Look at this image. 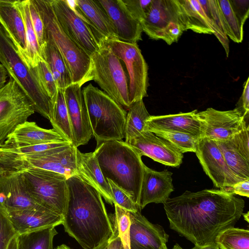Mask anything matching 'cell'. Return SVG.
<instances>
[{
  "mask_svg": "<svg viewBox=\"0 0 249 249\" xmlns=\"http://www.w3.org/2000/svg\"><path fill=\"white\" fill-rule=\"evenodd\" d=\"M170 228L195 246L215 243L224 230L234 227L243 213L245 201L220 189L186 191L163 203Z\"/></svg>",
  "mask_w": 249,
  "mask_h": 249,
  "instance_id": "cell-1",
  "label": "cell"
},
{
  "mask_svg": "<svg viewBox=\"0 0 249 249\" xmlns=\"http://www.w3.org/2000/svg\"><path fill=\"white\" fill-rule=\"evenodd\" d=\"M68 195L62 225L84 249H94L113 234L101 195L77 175L67 179Z\"/></svg>",
  "mask_w": 249,
  "mask_h": 249,
  "instance_id": "cell-2",
  "label": "cell"
},
{
  "mask_svg": "<svg viewBox=\"0 0 249 249\" xmlns=\"http://www.w3.org/2000/svg\"><path fill=\"white\" fill-rule=\"evenodd\" d=\"M94 153L105 179L111 180L139 206L145 165L142 157L123 140L102 143L96 146Z\"/></svg>",
  "mask_w": 249,
  "mask_h": 249,
  "instance_id": "cell-3",
  "label": "cell"
},
{
  "mask_svg": "<svg viewBox=\"0 0 249 249\" xmlns=\"http://www.w3.org/2000/svg\"><path fill=\"white\" fill-rule=\"evenodd\" d=\"M97 146L124 137L126 110L103 90L89 84L82 89Z\"/></svg>",
  "mask_w": 249,
  "mask_h": 249,
  "instance_id": "cell-4",
  "label": "cell"
},
{
  "mask_svg": "<svg viewBox=\"0 0 249 249\" xmlns=\"http://www.w3.org/2000/svg\"><path fill=\"white\" fill-rule=\"evenodd\" d=\"M43 20L46 34L62 56L72 83L82 86L91 80L90 56L65 33L53 12L50 0H33Z\"/></svg>",
  "mask_w": 249,
  "mask_h": 249,
  "instance_id": "cell-5",
  "label": "cell"
},
{
  "mask_svg": "<svg viewBox=\"0 0 249 249\" xmlns=\"http://www.w3.org/2000/svg\"><path fill=\"white\" fill-rule=\"evenodd\" d=\"M0 62L25 94L35 112L49 120L51 99L41 85L33 68L18 54L12 41L0 25Z\"/></svg>",
  "mask_w": 249,
  "mask_h": 249,
  "instance_id": "cell-6",
  "label": "cell"
},
{
  "mask_svg": "<svg viewBox=\"0 0 249 249\" xmlns=\"http://www.w3.org/2000/svg\"><path fill=\"white\" fill-rule=\"evenodd\" d=\"M17 171L20 173L27 192L36 203L51 212L63 215L68 195L66 176L36 168Z\"/></svg>",
  "mask_w": 249,
  "mask_h": 249,
  "instance_id": "cell-7",
  "label": "cell"
},
{
  "mask_svg": "<svg viewBox=\"0 0 249 249\" xmlns=\"http://www.w3.org/2000/svg\"><path fill=\"white\" fill-rule=\"evenodd\" d=\"M90 58L91 80L121 106L128 109L131 105L128 79L122 61L109 48L102 45Z\"/></svg>",
  "mask_w": 249,
  "mask_h": 249,
  "instance_id": "cell-8",
  "label": "cell"
},
{
  "mask_svg": "<svg viewBox=\"0 0 249 249\" xmlns=\"http://www.w3.org/2000/svg\"><path fill=\"white\" fill-rule=\"evenodd\" d=\"M50 2L59 23L75 43L90 56L101 49L102 37L76 8L74 0Z\"/></svg>",
  "mask_w": 249,
  "mask_h": 249,
  "instance_id": "cell-9",
  "label": "cell"
},
{
  "mask_svg": "<svg viewBox=\"0 0 249 249\" xmlns=\"http://www.w3.org/2000/svg\"><path fill=\"white\" fill-rule=\"evenodd\" d=\"M102 45L109 48L126 68L130 104L147 97L148 66L137 43L113 39L103 40Z\"/></svg>",
  "mask_w": 249,
  "mask_h": 249,
  "instance_id": "cell-10",
  "label": "cell"
},
{
  "mask_svg": "<svg viewBox=\"0 0 249 249\" xmlns=\"http://www.w3.org/2000/svg\"><path fill=\"white\" fill-rule=\"evenodd\" d=\"M76 147L72 143L52 149L41 154L16 158H0V165L10 171L36 168L57 173L68 178L77 175Z\"/></svg>",
  "mask_w": 249,
  "mask_h": 249,
  "instance_id": "cell-11",
  "label": "cell"
},
{
  "mask_svg": "<svg viewBox=\"0 0 249 249\" xmlns=\"http://www.w3.org/2000/svg\"><path fill=\"white\" fill-rule=\"evenodd\" d=\"M35 113L28 98L10 78L0 89V146L19 124Z\"/></svg>",
  "mask_w": 249,
  "mask_h": 249,
  "instance_id": "cell-12",
  "label": "cell"
},
{
  "mask_svg": "<svg viewBox=\"0 0 249 249\" xmlns=\"http://www.w3.org/2000/svg\"><path fill=\"white\" fill-rule=\"evenodd\" d=\"M196 115L200 123V138L228 141L247 126L246 115L241 107L226 111L210 107L197 112Z\"/></svg>",
  "mask_w": 249,
  "mask_h": 249,
  "instance_id": "cell-13",
  "label": "cell"
},
{
  "mask_svg": "<svg viewBox=\"0 0 249 249\" xmlns=\"http://www.w3.org/2000/svg\"><path fill=\"white\" fill-rule=\"evenodd\" d=\"M195 153L206 175L220 190L228 192L233 185L242 181L229 168L215 141L199 138Z\"/></svg>",
  "mask_w": 249,
  "mask_h": 249,
  "instance_id": "cell-14",
  "label": "cell"
},
{
  "mask_svg": "<svg viewBox=\"0 0 249 249\" xmlns=\"http://www.w3.org/2000/svg\"><path fill=\"white\" fill-rule=\"evenodd\" d=\"M80 84L72 83L64 89L72 141L76 147L88 143L93 136L88 110Z\"/></svg>",
  "mask_w": 249,
  "mask_h": 249,
  "instance_id": "cell-15",
  "label": "cell"
},
{
  "mask_svg": "<svg viewBox=\"0 0 249 249\" xmlns=\"http://www.w3.org/2000/svg\"><path fill=\"white\" fill-rule=\"evenodd\" d=\"M142 157L146 156L165 165L178 167L182 162V153L170 142L143 131L127 142Z\"/></svg>",
  "mask_w": 249,
  "mask_h": 249,
  "instance_id": "cell-16",
  "label": "cell"
},
{
  "mask_svg": "<svg viewBox=\"0 0 249 249\" xmlns=\"http://www.w3.org/2000/svg\"><path fill=\"white\" fill-rule=\"evenodd\" d=\"M0 206L6 213L30 209L50 211L32 198L17 171H10L0 179Z\"/></svg>",
  "mask_w": 249,
  "mask_h": 249,
  "instance_id": "cell-17",
  "label": "cell"
},
{
  "mask_svg": "<svg viewBox=\"0 0 249 249\" xmlns=\"http://www.w3.org/2000/svg\"><path fill=\"white\" fill-rule=\"evenodd\" d=\"M131 249H160L166 244L169 235L158 224L150 222L141 211L129 212Z\"/></svg>",
  "mask_w": 249,
  "mask_h": 249,
  "instance_id": "cell-18",
  "label": "cell"
},
{
  "mask_svg": "<svg viewBox=\"0 0 249 249\" xmlns=\"http://www.w3.org/2000/svg\"><path fill=\"white\" fill-rule=\"evenodd\" d=\"M107 14L120 40L137 43L142 40L140 23L130 14L123 0H98Z\"/></svg>",
  "mask_w": 249,
  "mask_h": 249,
  "instance_id": "cell-19",
  "label": "cell"
},
{
  "mask_svg": "<svg viewBox=\"0 0 249 249\" xmlns=\"http://www.w3.org/2000/svg\"><path fill=\"white\" fill-rule=\"evenodd\" d=\"M172 174L166 169L158 172L144 165L140 195L141 210L151 203L163 204L169 198L174 191Z\"/></svg>",
  "mask_w": 249,
  "mask_h": 249,
  "instance_id": "cell-20",
  "label": "cell"
},
{
  "mask_svg": "<svg viewBox=\"0 0 249 249\" xmlns=\"http://www.w3.org/2000/svg\"><path fill=\"white\" fill-rule=\"evenodd\" d=\"M174 22L179 24L175 0H152L140 24L142 32L150 38L159 40L161 39L165 29Z\"/></svg>",
  "mask_w": 249,
  "mask_h": 249,
  "instance_id": "cell-21",
  "label": "cell"
},
{
  "mask_svg": "<svg viewBox=\"0 0 249 249\" xmlns=\"http://www.w3.org/2000/svg\"><path fill=\"white\" fill-rule=\"evenodd\" d=\"M0 25L24 62L26 52L25 27L17 0H0Z\"/></svg>",
  "mask_w": 249,
  "mask_h": 249,
  "instance_id": "cell-22",
  "label": "cell"
},
{
  "mask_svg": "<svg viewBox=\"0 0 249 249\" xmlns=\"http://www.w3.org/2000/svg\"><path fill=\"white\" fill-rule=\"evenodd\" d=\"M7 213L18 235L55 228L63 222L62 215L47 211L23 210Z\"/></svg>",
  "mask_w": 249,
  "mask_h": 249,
  "instance_id": "cell-23",
  "label": "cell"
},
{
  "mask_svg": "<svg viewBox=\"0 0 249 249\" xmlns=\"http://www.w3.org/2000/svg\"><path fill=\"white\" fill-rule=\"evenodd\" d=\"M66 141L54 129H47L35 122L26 121L18 125L1 147H19Z\"/></svg>",
  "mask_w": 249,
  "mask_h": 249,
  "instance_id": "cell-24",
  "label": "cell"
},
{
  "mask_svg": "<svg viewBox=\"0 0 249 249\" xmlns=\"http://www.w3.org/2000/svg\"><path fill=\"white\" fill-rule=\"evenodd\" d=\"M197 110L160 116H151L146 121L144 131L167 130L190 134L199 138L200 123L196 116Z\"/></svg>",
  "mask_w": 249,
  "mask_h": 249,
  "instance_id": "cell-25",
  "label": "cell"
},
{
  "mask_svg": "<svg viewBox=\"0 0 249 249\" xmlns=\"http://www.w3.org/2000/svg\"><path fill=\"white\" fill-rule=\"evenodd\" d=\"M77 175L94 187L109 204L113 199L109 185L104 178L94 152L82 153L76 149Z\"/></svg>",
  "mask_w": 249,
  "mask_h": 249,
  "instance_id": "cell-26",
  "label": "cell"
},
{
  "mask_svg": "<svg viewBox=\"0 0 249 249\" xmlns=\"http://www.w3.org/2000/svg\"><path fill=\"white\" fill-rule=\"evenodd\" d=\"M178 23L183 32L191 30L204 34H213L208 18L198 0H175Z\"/></svg>",
  "mask_w": 249,
  "mask_h": 249,
  "instance_id": "cell-27",
  "label": "cell"
},
{
  "mask_svg": "<svg viewBox=\"0 0 249 249\" xmlns=\"http://www.w3.org/2000/svg\"><path fill=\"white\" fill-rule=\"evenodd\" d=\"M75 6L103 40L117 39L115 29L98 0H75Z\"/></svg>",
  "mask_w": 249,
  "mask_h": 249,
  "instance_id": "cell-28",
  "label": "cell"
},
{
  "mask_svg": "<svg viewBox=\"0 0 249 249\" xmlns=\"http://www.w3.org/2000/svg\"><path fill=\"white\" fill-rule=\"evenodd\" d=\"M46 37V44L42 52V56L48 65L57 88L64 90L72 84V80L64 60L58 49L51 37L47 34Z\"/></svg>",
  "mask_w": 249,
  "mask_h": 249,
  "instance_id": "cell-29",
  "label": "cell"
},
{
  "mask_svg": "<svg viewBox=\"0 0 249 249\" xmlns=\"http://www.w3.org/2000/svg\"><path fill=\"white\" fill-rule=\"evenodd\" d=\"M17 3L25 27L26 52L24 62L29 68H33L40 61L45 60L32 26L29 10V0H17Z\"/></svg>",
  "mask_w": 249,
  "mask_h": 249,
  "instance_id": "cell-30",
  "label": "cell"
},
{
  "mask_svg": "<svg viewBox=\"0 0 249 249\" xmlns=\"http://www.w3.org/2000/svg\"><path fill=\"white\" fill-rule=\"evenodd\" d=\"M49 120L53 129L66 141L72 143V132L63 89H58L51 98Z\"/></svg>",
  "mask_w": 249,
  "mask_h": 249,
  "instance_id": "cell-31",
  "label": "cell"
},
{
  "mask_svg": "<svg viewBox=\"0 0 249 249\" xmlns=\"http://www.w3.org/2000/svg\"><path fill=\"white\" fill-rule=\"evenodd\" d=\"M128 110L124 137L126 143L144 131L145 122L150 116L143 100L132 104Z\"/></svg>",
  "mask_w": 249,
  "mask_h": 249,
  "instance_id": "cell-32",
  "label": "cell"
},
{
  "mask_svg": "<svg viewBox=\"0 0 249 249\" xmlns=\"http://www.w3.org/2000/svg\"><path fill=\"white\" fill-rule=\"evenodd\" d=\"M216 142L232 173L241 180L249 179V161L239 153L229 140Z\"/></svg>",
  "mask_w": 249,
  "mask_h": 249,
  "instance_id": "cell-33",
  "label": "cell"
},
{
  "mask_svg": "<svg viewBox=\"0 0 249 249\" xmlns=\"http://www.w3.org/2000/svg\"><path fill=\"white\" fill-rule=\"evenodd\" d=\"M198 1L209 18L213 31V34L222 44L228 57L230 52L229 40L225 33L217 0H198Z\"/></svg>",
  "mask_w": 249,
  "mask_h": 249,
  "instance_id": "cell-34",
  "label": "cell"
},
{
  "mask_svg": "<svg viewBox=\"0 0 249 249\" xmlns=\"http://www.w3.org/2000/svg\"><path fill=\"white\" fill-rule=\"evenodd\" d=\"M57 234L55 228H50L18 235V249H54Z\"/></svg>",
  "mask_w": 249,
  "mask_h": 249,
  "instance_id": "cell-35",
  "label": "cell"
},
{
  "mask_svg": "<svg viewBox=\"0 0 249 249\" xmlns=\"http://www.w3.org/2000/svg\"><path fill=\"white\" fill-rule=\"evenodd\" d=\"M219 249H249V230L229 228L216 238Z\"/></svg>",
  "mask_w": 249,
  "mask_h": 249,
  "instance_id": "cell-36",
  "label": "cell"
},
{
  "mask_svg": "<svg viewBox=\"0 0 249 249\" xmlns=\"http://www.w3.org/2000/svg\"><path fill=\"white\" fill-rule=\"evenodd\" d=\"M227 36L236 43H241L243 38V26L235 16L229 0H217Z\"/></svg>",
  "mask_w": 249,
  "mask_h": 249,
  "instance_id": "cell-37",
  "label": "cell"
},
{
  "mask_svg": "<svg viewBox=\"0 0 249 249\" xmlns=\"http://www.w3.org/2000/svg\"><path fill=\"white\" fill-rule=\"evenodd\" d=\"M156 136L165 139L182 153L195 152L199 138L190 134L173 131L152 130Z\"/></svg>",
  "mask_w": 249,
  "mask_h": 249,
  "instance_id": "cell-38",
  "label": "cell"
},
{
  "mask_svg": "<svg viewBox=\"0 0 249 249\" xmlns=\"http://www.w3.org/2000/svg\"><path fill=\"white\" fill-rule=\"evenodd\" d=\"M115 213L110 217L113 228L116 230L123 244L124 249H131L129 240L130 219L129 212L114 204Z\"/></svg>",
  "mask_w": 249,
  "mask_h": 249,
  "instance_id": "cell-39",
  "label": "cell"
},
{
  "mask_svg": "<svg viewBox=\"0 0 249 249\" xmlns=\"http://www.w3.org/2000/svg\"><path fill=\"white\" fill-rule=\"evenodd\" d=\"M33 69L49 97L52 98L56 94L58 88L47 63L45 61H40Z\"/></svg>",
  "mask_w": 249,
  "mask_h": 249,
  "instance_id": "cell-40",
  "label": "cell"
},
{
  "mask_svg": "<svg viewBox=\"0 0 249 249\" xmlns=\"http://www.w3.org/2000/svg\"><path fill=\"white\" fill-rule=\"evenodd\" d=\"M106 180L111 189L113 199V204H116L128 212L141 211L139 206L133 201L127 193L117 186L109 179Z\"/></svg>",
  "mask_w": 249,
  "mask_h": 249,
  "instance_id": "cell-41",
  "label": "cell"
},
{
  "mask_svg": "<svg viewBox=\"0 0 249 249\" xmlns=\"http://www.w3.org/2000/svg\"><path fill=\"white\" fill-rule=\"evenodd\" d=\"M29 10L32 26L42 52L47 42L46 31L43 20L33 0H29Z\"/></svg>",
  "mask_w": 249,
  "mask_h": 249,
  "instance_id": "cell-42",
  "label": "cell"
},
{
  "mask_svg": "<svg viewBox=\"0 0 249 249\" xmlns=\"http://www.w3.org/2000/svg\"><path fill=\"white\" fill-rule=\"evenodd\" d=\"M17 235L7 213L0 206V249H7L10 241Z\"/></svg>",
  "mask_w": 249,
  "mask_h": 249,
  "instance_id": "cell-43",
  "label": "cell"
},
{
  "mask_svg": "<svg viewBox=\"0 0 249 249\" xmlns=\"http://www.w3.org/2000/svg\"><path fill=\"white\" fill-rule=\"evenodd\" d=\"M249 125L245 126L229 140L239 153L248 161H249Z\"/></svg>",
  "mask_w": 249,
  "mask_h": 249,
  "instance_id": "cell-44",
  "label": "cell"
},
{
  "mask_svg": "<svg viewBox=\"0 0 249 249\" xmlns=\"http://www.w3.org/2000/svg\"><path fill=\"white\" fill-rule=\"evenodd\" d=\"M132 17L140 23L144 19L152 0H123Z\"/></svg>",
  "mask_w": 249,
  "mask_h": 249,
  "instance_id": "cell-45",
  "label": "cell"
},
{
  "mask_svg": "<svg viewBox=\"0 0 249 249\" xmlns=\"http://www.w3.org/2000/svg\"><path fill=\"white\" fill-rule=\"evenodd\" d=\"M229 2L239 22L243 26L249 15V0H230Z\"/></svg>",
  "mask_w": 249,
  "mask_h": 249,
  "instance_id": "cell-46",
  "label": "cell"
},
{
  "mask_svg": "<svg viewBox=\"0 0 249 249\" xmlns=\"http://www.w3.org/2000/svg\"><path fill=\"white\" fill-rule=\"evenodd\" d=\"M94 249H124V247L117 231L113 229L112 235Z\"/></svg>",
  "mask_w": 249,
  "mask_h": 249,
  "instance_id": "cell-47",
  "label": "cell"
},
{
  "mask_svg": "<svg viewBox=\"0 0 249 249\" xmlns=\"http://www.w3.org/2000/svg\"><path fill=\"white\" fill-rule=\"evenodd\" d=\"M234 195L249 197V179L244 180L233 185L228 191Z\"/></svg>",
  "mask_w": 249,
  "mask_h": 249,
  "instance_id": "cell-48",
  "label": "cell"
},
{
  "mask_svg": "<svg viewBox=\"0 0 249 249\" xmlns=\"http://www.w3.org/2000/svg\"><path fill=\"white\" fill-rule=\"evenodd\" d=\"M241 107L245 115H248L249 112V77L245 81L241 95Z\"/></svg>",
  "mask_w": 249,
  "mask_h": 249,
  "instance_id": "cell-49",
  "label": "cell"
},
{
  "mask_svg": "<svg viewBox=\"0 0 249 249\" xmlns=\"http://www.w3.org/2000/svg\"><path fill=\"white\" fill-rule=\"evenodd\" d=\"M8 75L6 69L3 64L0 63V89L5 85Z\"/></svg>",
  "mask_w": 249,
  "mask_h": 249,
  "instance_id": "cell-50",
  "label": "cell"
},
{
  "mask_svg": "<svg viewBox=\"0 0 249 249\" xmlns=\"http://www.w3.org/2000/svg\"><path fill=\"white\" fill-rule=\"evenodd\" d=\"M191 249H219L217 244L215 243L213 244L207 245L203 246H195Z\"/></svg>",
  "mask_w": 249,
  "mask_h": 249,
  "instance_id": "cell-51",
  "label": "cell"
},
{
  "mask_svg": "<svg viewBox=\"0 0 249 249\" xmlns=\"http://www.w3.org/2000/svg\"><path fill=\"white\" fill-rule=\"evenodd\" d=\"M7 249H18V235L14 237L10 241Z\"/></svg>",
  "mask_w": 249,
  "mask_h": 249,
  "instance_id": "cell-52",
  "label": "cell"
},
{
  "mask_svg": "<svg viewBox=\"0 0 249 249\" xmlns=\"http://www.w3.org/2000/svg\"><path fill=\"white\" fill-rule=\"evenodd\" d=\"M9 171V170L0 165V179L7 175Z\"/></svg>",
  "mask_w": 249,
  "mask_h": 249,
  "instance_id": "cell-53",
  "label": "cell"
},
{
  "mask_svg": "<svg viewBox=\"0 0 249 249\" xmlns=\"http://www.w3.org/2000/svg\"><path fill=\"white\" fill-rule=\"evenodd\" d=\"M55 249H71L65 244H62V245L57 247Z\"/></svg>",
  "mask_w": 249,
  "mask_h": 249,
  "instance_id": "cell-54",
  "label": "cell"
},
{
  "mask_svg": "<svg viewBox=\"0 0 249 249\" xmlns=\"http://www.w3.org/2000/svg\"><path fill=\"white\" fill-rule=\"evenodd\" d=\"M243 216H244V218L245 219V220L247 222H249V212H248L246 213H243Z\"/></svg>",
  "mask_w": 249,
  "mask_h": 249,
  "instance_id": "cell-55",
  "label": "cell"
},
{
  "mask_svg": "<svg viewBox=\"0 0 249 249\" xmlns=\"http://www.w3.org/2000/svg\"><path fill=\"white\" fill-rule=\"evenodd\" d=\"M172 249H183L178 244H176Z\"/></svg>",
  "mask_w": 249,
  "mask_h": 249,
  "instance_id": "cell-56",
  "label": "cell"
},
{
  "mask_svg": "<svg viewBox=\"0 0 249 249\" xmlns=\"http://www.w3.org/2000/svg\"><path fill=\"white\" fill-rule=\"evenodd\" d=\"M160 249H168L166 244L163 245Z\"/></svg>",
  "mask_w": 249,
  "mask_h": 249,
  "instance_id": "cell-57",
  "label": "cell"
}]
</instances>
